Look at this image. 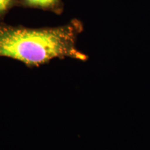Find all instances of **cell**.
<instances>
[{
	"instance_id": "1",
	"label": "cell",
	"mask_w": 150,
	"mask_h": 150,
	"mask_svg": "<svg viewBox=\"0 0 150 150\" xmlns=\"http://www.w3.org/2000/svg\"><path fill=\"white\" fill-rule=\"evenodd\" d=\"M82 29L81 23L76 21L42 29L0 26V56L18 60L29 67L38 66L55 58L86 61L88 56L76 46Z\"/></svg>"
},
{
	"instance_id": "2",
	"label": "cell",
	"mask_w": 150,
	"mask_h": 150,
	"mask_svg": "<svg viewBox=\"0 0 150 150\" xmlns=\"http://www.w3.org/2000/svg\"><path fill=\"white\" fill-rule=\"evenodd\" d=\"M24 1L32 6L50 7L55 5L58 0H24Z\"/></svg>"
},
{
	"instance_id": "3",
	"label": "cell",
	"mask_w": 150,
	"mask_h": 150,
	"mask_svg": "<svg viewBox=\"0 0 150 150\" xmlns=\"http://www.w3.org/2000/svg\"><path fill=\"white\" fill-rule=\"evenodd\" d=\"M12 0H0V13H3L8 8Z\"/></svg>"
}]
</instances>
